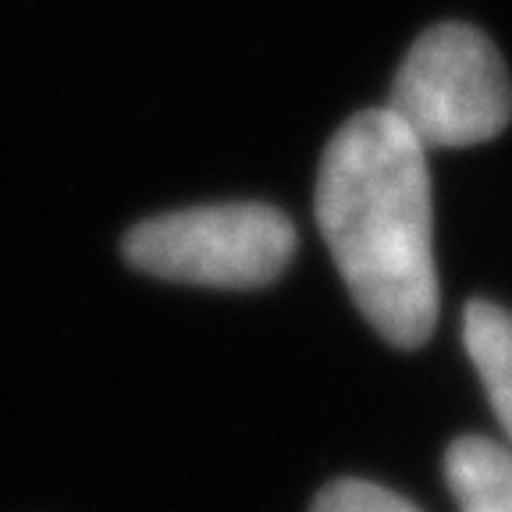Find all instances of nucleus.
I'll list each match as a JSON object with an SVG mask.
<instances>
[{"label": "nucleus", "instance_id": "1", "mask_svg": "<svg viewBox=\"0 0 512 512\" xmlns=\"http://www.w3.org/2000/svg\"><path fill=\"white\" fill-rule=\"evenodd\" d=\"M317 221L352 303L384 342L416 349L438 324L427 150L388 107L352 114L317 171Z\"/></svg>", "mask_w": 512, "mask_h": 512}, {"label": "nucleus", "instance_id": "2", "mask_svg": "<svg viewBox=\"0 0 512 512\" xmlns=\"http://www.w3.org/2000/svg\"><path fill=\"white\" fill-rule=\"evenodd\" d=\"M388 111L424 150L473 146L512 118V82L495 43L473 25L427 29L402 61Z\"/></svg>", "mask_w": 512, "mask_h": 512}, {"label": "nucleus", "instance_id": "4", "mask_svg": "<svg viewBox=\"0 0 512 512\" xmlns=\"http://www.w3.org/2000/svg\"><path fill=\"white\" fill-rule=\"evenodd\" d=\"M445 480L463 512H512V448L491 438L448 445Z\"/></svg>", "mask_w": 512, "mask_h": 512}, {"label": "nucleus", "instance_id": "3", "mask_svg": "<svg viewBox=\"0 0 512 512\" xmlns=\"http://www.w3.org/2000/svg\"><path fill=\"white\" fill-rule=\"evenodd\" d=\"M296 253V228L264 203H217L160 214L125 239L128 264L207 288L271 285Z\"/></svg>", "mask_w": 512, "mask_h": 512}, {"label": "nucleus", "instance_id": "5", "mask_svg": "<svg viewBox=\"0 0 512 512\" xmlns=\"http://www.w3.org/2000/svg\"><path fill=\"white\" fill-rule=\"evenodd\" d=\"M463 342L488 388L498 424L512 441V310L491 299H473L463 317Z\"/></svg>", "mask_w": 512, "mask_h": 512}, {"label": "nucleus", "instance_id": "6", "mask_svg": "<svg viewBox=\"0 0 512 512\" xmlns=\"http://www.w3.org/2000/svg\"><path fill=\"white\" fill-rule=\"evenodd\" d=\"M310 512H420V509L413 502H406L402 495H395V491L381 488V484L345 477L320 491Z\"/></svg>", "mask_w": 512, "mask_h": 512}]
</instances>
